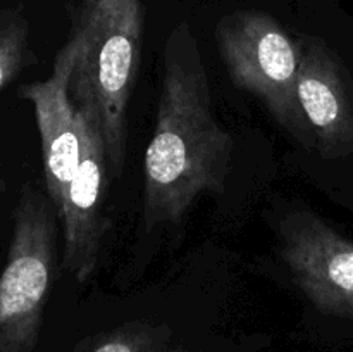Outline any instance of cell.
<instances>
[{
  "instance_id": "7a4b0ae2",
  "label": "cell",
  "mask_w": 353,
  "mask_h": 352,
  "mask_svg": "<svg viewBox=\"0 0 353 352\" xmlns=\"http://www.w3.org/2000/svg\"><path fill=\"white\" fill-rule=\"evenodd\" d=\"M141 37V0H81L76 9L69 97L102 137L114 179L123 176L126 161V113L140 69Z\"/></svg>"
},
{
  "instance_id": "277c9868",
  "label": "cell",
  "mask_w": 353,
  "mask_h": 352,
  "mask_svg": "<svg viewBox=\"0 0 353 352\" xmlns=\"http://www.w3.org/2000/svg\"><path fill=\"white\" fill-rule=\"evenodd\" d=\"M57 213L28 183L14 211L12 240L0 275V352H30L57 261Z\"/></svg>"
},
{
  "instance_id": "5b68a950",
  "label": "cell",
  "mask_w": 353,
  "mask_h": 352,
  "mask_svg": "<svg viewBox=\"0 0 353 352\" xmlns=\"http://www.w3.org/2000/svg\"><path fill=\"white\" fill-rule=\"evenodd\" d=\"M279 247L296 285L326 313L353 316V242L312 213L279 226Z\"/></svg>"
},
{
  "instance_id": "9c48e42d",
  "label": "cell",
  "mask_w": 353,
  "mask_h": 352,
  "mask_svg": "<svg viewBox=\"0 0 353 352\" xmlns=\"http://www.w3.org/2000/svg\"><path fill=\"white\" fill-rule=\"evenodd\" d=\"M28 55V21L19 12L0 14V90L19 75Z\"/></svg>"
},
{
  "instance_id": "6da1fadb",
  "label": "cell",
  "mask_w": 353,
  "mask_h": 352,
  "mask_svg": "<svg viewBox=\"0 0 353 352\" xmlns=\"http://www.w3.org/2000/svg\"><path fill=\"white\" fill-rule=\"evenodd\" d=\"M233 152V135L214 114L195 37L176 28L164 48L155 130L145 152V228L179 224L200 195L223 193Z\"/></svg>"
},
{
  "instance_id": "8992f818",
  "label": "cell",
  "mask_w": 353,
  "mask_h": 352,
  "mask_svg": "<svg viewBox=\"0 0 353 352\" xmlns=\"http://www.w3.org/2000/svg\"><path fill=\"white\" fill-rule=\"evenodd\" d=\"M76 57V43L71 37L59 50L52 75L19 88L21 99L33 104L40 131L43 155L45 186L55 213H61L64 193L71 183L83 154L85 116L69 97V78Z\"/></svg>"
},
{
  "instance_id": "ba28073f",
  "label": "cell",
  "mask_w": 353,
  "mask_h": 352,
  "mask_svg": "<svg viewBox=\"0 0 353 352\" xmlns=\"http://www.w3.org/2000/svg\"><path fill=\"white\" fill-rule=\"evenodd\" d=\"M299 41L296 92L314 148L324 159L353 154V93L347 69L321 38L303 35Z\"/></svg>"
},
{
  "instance_id": "3957f363",
  "label": "cell",
  "mask_w": 353,
  "mask_h": 352,
  "mask_svg": "<svg viewBox=\"0 0 353 352\" xmlns=\"http://www.w3.org/2000/svg\"><path fill=\"white\" fill-rule=\"evenodd\" d=\"M221 59L231 81L262 102L272 119L307 148L314 147L299 102L300 41L262 10L228 14L216 28Z\"/></svg>"
},
{
  "instance_id": "30bf717a",
  "label": "cell",
  "mask_w": 353,
  "mask_h": 352,
  "mask_svg": "<svg viewBox=\"0 0 353 352\" xmlns=\"http://www.w3.org/2000/svg\"><path fill=\"white\" fill-rule=\"evenodd\" d=\"M95 352H137V349L130 342H124L123 338H114L100 345Z\"/></svg>"
},
{
  "instance_id": "52a82bcc",
  "label": "cell",
  "mask_w": 353,
  "mask_h": 352,
  "mask_svg": "<svg viewBox=\"0 0 353 352\" xmlns=\"http://www.w3.org/2000/svg\"><path fill=\"white\" fill-rule=\"evenodd\" d=\"M110 178L102 137L86 121L81 161L59 213L64 226V269L78 283L88 282L99 266L103 237L110 228L105 214Z\"/></svg>"
}]
</instances>
